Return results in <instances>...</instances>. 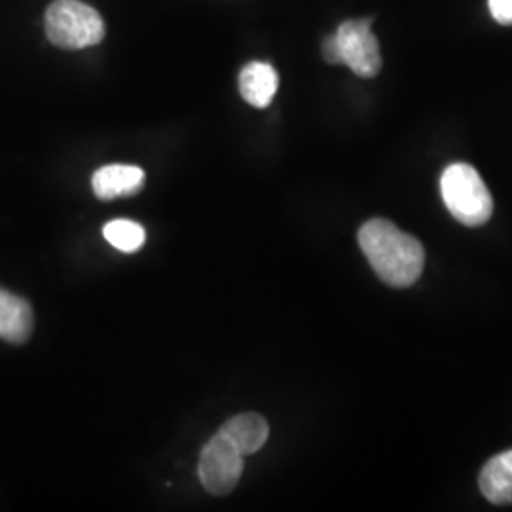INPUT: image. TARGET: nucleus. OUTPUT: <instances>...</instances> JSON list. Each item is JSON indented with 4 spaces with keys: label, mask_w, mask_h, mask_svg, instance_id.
<instances>
[{
    "label": "nucleus",
    "mask_w": 512,
    "mask_h": 512,
    "mask_svg": "<svg viewBox=\"0 0 512 512\" xmlns=\"http://www.w3.org/2000/svg\"><path fill=\"white\" fill-rule=\"evenodd\" d=\"M359 245L378 277L397 289L414 285L425 264V251L418 239L393 222L372 219L359 230Z\"/></svg>",
    "instance_id": "nucleus-1"
},
{
    "label": "nucleus",
    "mask_w": 512,
    "mask_h": 512,
    "mask_svg": "<svg viewBox=\"0 0 512 512\" xmlns=\"http://www.w3.org/2000/svg\"><path fill=\"white\" fill-rule=\"evenodd\" d=\"M372 18L344 21L334 35L323 40V57L330 65H346L361 78H372L382 69L378 38Z\"/></svg>",
    "instance_id": "nucleus-2"
},
{
    "label": "nucleus",
    "mask_w": 512,
    "mask_h": 512,
    "mask_svg": "<svg viewBox=\"0 0 512 512\" xmlns=\"http://www.w3.org/2000/svg\"><path fill=\"white\" fill-rule=\"evenodd\" d=\"M444 205L465 226H482L494 213V200L488 186L473 165H448L440 177Z\"/></svg>",
    "instance_id": "nucleus-3"
},
{
    "label": "nucleus",
    "mask_w": 512,
    "mask_h": 512,
    "mask_svg": "<svg viewBox=\"0 0 512 512\" xmlns=\"http://www.w3.org/2000/svg\"><path fill=\"white\" fill-rule=\"evenodd\" d=\"M46 37L63 50H82L105 38L101 14L80 0H54L46 10Z\"/></svg>",
    "instance_id": "nucleus-4"
},
{
    "label": "nucleus",
    "mask_w": 512,
    "mask_h": 512,
    "mask_svg": "<svg viewBox=\"0 0 512 512\" xmlns=\"http://www.w3.org/2000/svg\"><path fill=\"white\" fill-rule=\"evenodd\" d=\"M243 458L238 448L217 431L200 454L198 471L203 488L217 497L234 492L243 475Z\"/></svg>",
    "instance_id": "nucleus-5"
},
{
    "label": "nucleus",
    "mask_w": 512,
    "mask_h": 512,
    "mask_svg": "<svg viewBox=\"0 0 512 512\" xmlns=\"http://www.w3.org/2000/svg\"><path fill=\"white\" fill-rule=\"evenodd\" d=\"M147 175L137 165H105L93 173V194L101 202L137 196L145 188Z\"/></svg>",
    "instance_id": "nucleus-6"
},
{
    "label": "nucleus",
    "mask_w": 512,
    "mask_h": 512,
    "mask_svg": "<svg viewBox=\"0 0 512 512\" xmlns=\"http://www.w3.org/2000/svg\"><path fill=\"white\" fill-rule=\"evenodd\" d=\"M35 327L31 304L18 294L0 289V338L8 344H25Z\"/></svg>",
    "instance_id": "nucleus-7"
},
{
    "label": "nucleus",
    "mask_w": 512,
    "mask_h": 512,
    "mask_svg": "<svg viewBox=\"0 0 512 512\" xmlns=\"http://www.w3.org/2000/svg\"><path fill=\"white\" fill-rule=\"evenodd\" d=\"M279 76L270 63L251 61L239 73V93L255 109H266L274 101Z\"/></svg>",
    "instance_id": "nucleus-8"
},
{
    "label": "nucleus",
    "mask_w": 512,
    "mask_h": 512,
    "mask_svg": "<svg viewBox=\"0 0 512 512\" xmlns=\"http://www.w3.org/2000/svg\"><path fill=\"white\" fill-rule=\"evenodd\" d=\"M219 433L230 440L243 456H251L266 444L270 425L260 414L247 412L230 418L220 427Z\"/></svg>",
    "instance_id": "nucleus-9"
},
{
    "label": "nucleus",
    "mask_w": 512,
    "mask_h": 512,
    "mask_svg": "<svg viewBox=\"0 0 512 512\" xmlns=\"http://www.w3.org/2000/svg\"><path fill=\"white\" fill-rule=\"evenodd\" d=\"M480 490L494 505H512V450L490 459L480 473Z\"/></svg>",
    "instance_id": "nucleus-10"
},
{
    "label": "nucleus",
    "mask_w": 512,
    "mask_h": 512,
    "mask_svg": "<svg viewBox=\"0 0 512 512\" xmlns=\"http://www.w3.org/2000/svg\"><path fill=\"white\" fill-rule=\"evenodd\" d=\"M103 236L122 253H137L147 241L145 228L139 222L128 219L110 220L103 228Z\"/></svg>",
    "instance_id": "nucleus-11"
},
{
    "label": "nucleus",
    "mask_w": 512,
    "mask_h": 512,
    "mask_svg": "<svg viewBox=\"0 0 512 512\" xmlns=\"http://www.w3.org/2000/svg\"><path fill=\"white\" fill-rule=\"evenodd\" d=\"M488 6L497 23L512 25V0H488Z\"/></svg>",
    "instance_id": "nucleus-12"
}]
</instances>
